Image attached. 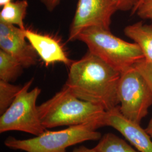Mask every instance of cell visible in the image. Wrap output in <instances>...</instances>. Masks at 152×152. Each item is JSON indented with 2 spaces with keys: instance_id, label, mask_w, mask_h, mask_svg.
Here are the masks:
<instances>
[{
  "instance_id": "cell-10",
  "label": "cell",
  "mask_w": 152,
  "mask_h": 152,
  "mask_svg": "<svg viewBox=\"0 0 152 152\" xmlns=\"http://www.w3.org/2000/svg\"><path fill=\"white\" fill-rule=\"evenodd\" d=\"M25 34L29 42L47 66L55 63H61L66 65H71L72 63L62 46L55 38L27 29H25Z\"/></svg>"
},
{
  "instance_id": "cell-14",
  "label": "cell",
  "mask_w": 152,
  "mask_h": 152,
  "mask_svg": "<svg viewBox=\"0 0 152 152\" xmlns=\"http://www.w3.org/2000/svg\"><path fill=\"white\" fill-rule=\"evenodd\" d=\"M94 148L98 152H138L124 139L113 133L102 135Z\"/></svg>"
},
{
  "instance_id": "cell-11",
  "label": "cell",
  "mask_w": 152,
  "mask_h": 152,
  "mask_svg": "<svg viewBox=\"0 0 152 152\" xmlns=\"http://www.w3.org/2000/svg\"><path fill=\"white\" fill-rule=\"evenodd\" d=\"M124 32L140 47L145 61L152 63V25L137 22L126 27Z\"/></svg>"
},
{
  "instance_id": "cell-8",
  "label": "cell",
  "mask_w": 152,
  "mask_h": 152,
  "mask_svg": "<svg viewBox=\"0 0 152 152\" xmlns=\"http://www.w3.org/2000/svg\"><path fill=\"white\" fill-rule=\"evenodd\" d=\"M26 29L0 22V49L15 58L24 68H29L37 64L38 55L26 38Z\"/></svg>"
},
{
  "instance_id": "cell-3",
  "label": "cell",
  "mask_w": 152,
  "mask_h": 152,
  "mask_svg": "<svg viewBox=\"0 0 152 152\" xmlns=\"http://www.w3.org/2000/svg\"><path fill=\"white\" fill-rule=\"evenodd\" d=\"M77 40L86 44L89 52L120 73L144 60V54L137 44L116 37L110 30L88 28L80 33Z\"/></svg>"
},
{
  "instance_id": "cell-23",
  "label": "cell",
  "mask_w": 152,
  "mask_h": 152,
  "mask_svg": "<svg viewBox=\"0 0 152 152\" xmlns=\"http://www.w3.org/2000/svg\"><path fill=\"white\" fill-rule=\"evenodd\" d=\"M142 1H143V0H139V2H138V3H137V5L136 6V7H135V8H134V9H133L132 11H133V10H134V9L136 8V7H137V6L139 5V4L141 3V2H142Z\"/></svg>"
},
{
  "instance_id": "cell-24",
  "label": "cell",
  "mask_w": 152,
  "mask_h": 152,
  "mask_svg": "<svg viewBox=\"0 0 152 152\" xmlns=\"http://www.w3.org/2000/svg\"><path fill=\"white\" fill-rule=\"evenodd\" d=\"M151 137L152 138V135H151Z\"/></svg>"
},
{
  "instance_id": "cell-18",
  "label": "cell",
  "mask_w": 152,
  "mask_h": 152,
  "mask_svg": "<svg viewBox=\"0 0 152 152\" xmlns=\"http://www.w3.org/2000/svg\"><path fill=\"white\" fill-rule=\"evenodd\" d=\"M118 10L128 11L132 10L139 0H114Z\"/></svg>"
},
{
  "instance_id": "cell-13",
  "label": "cell",
  "mask_w": 152,
  "mask_h": 152,
  "mask_svg": "<svg viewBox=\"0 0 152 152\" xmlns=\"http://www.w3.org/2000/svg\"><path fill=\"white\" fill-rule=\"evenodd\" d=\"M22 64L4 51L0 50V80L14 82L23 73Z\"/></svg>"
},
{
  "instance_id": "cell-17",
  "label": "cell",
  "mask_w": 152,
  "mask_h": 152,
  "mask_svg": "<svg viewBox=\"0 0 152 152\" xmlns=\"http://www.w3.org/2000/svg\"><path fill=\"white\" fill-rule=\"evenodd\" d=\"M134 66L144 78L152 91V63L143 60L137 63Z\"/></svg>"
},
{
  "instance_id": "cell-1",
  "label": "cell",
  "mask_w": 152,
  "mask_h": 152,
  "mask_svg": "<svg viewBox=\"0 0 152 152\" xmlns=\"http://www.w3.org/2000/svg\"><path fill=\"white\" fill-rule=\"evenodd\" d=\"M121 73L88 51L70 65L64 86L81 100L100 105L106 111L119 106Z\"/></svg>"
},
{
  "instance_id": "cell-12",
  "label": "cell",
  "mask_w": 152,
  "mask_h": 152,
  "mask_svg": "<svg viewBox=\"0 0 152 152\" xmlns=\"http://www.w3.org/2000/svg\"><path fill=\"white\" fill-rule=\"evenodd\" d=\"M28 6L27 0L11 1L6 4L0 12V22L26 29L24 19L27 15Z\"/></svg>"
},
{
  "instance_id": "cell-4",
  "label": "cell",
  "mask_w": 152,
  "mask_h": 152,
  "mask_svg": "<svg viewBox=\"0 0 152 152\" xmlns=\"http://www.w3.org/2000/svg\"><path fill=\"white\" fill-rule=\"evenodd\" d=\"M100 128L94 124L70 126L64 130L45 131L42 134L28 139L7 137L6 147L13 150L26 152H66L68 148L86 141L100 140Z\"/></svg>"
},
{
  "instance_id": "cell-2",
  "label": "cell",
  "mask_w": 152,
  "mask_h": 152,
  "mask_svg": "<svg viewBox=\"0 0 152 152\" xmlns=\"http://www.w3.org/2000/svg\"><path fill=\"white\" fill-rule=\"evenodd\" d=\"M38 110L46 130L86 124H94L100 128L105 126V109L77 98L64 85L52 98L38 106Z\"/></svg>"
},
{
  "instance_id": "cell-22",
  "label": "cell",
  "mask_w": 152,
  "mask_h": 152,
  "mask_svg": "<svg viewBox=\"0 0 152 152\" xmlns=\"http://www.w3.org/2000/svg\"><path fill=\"white\" fill-rule=\"evenodd\" d=\"M12 1V0H0V6L2 7L3 6L5 5L6 4Z\"/></svg>"
},
{
  "instance_id": "cell-9",
  "label": "cell",
  "mask_w": 152,
  "mask_h": 152,
  "mask_svg": "<svg viewBox=\"0 0 152 152\" xmlns=\"http://www.w3.org/2000/svg\"><path fill=\"white\" fill-rule=\"evenodd\" d=\"M118 131L139 152H152V141L150 135L140 124L126 118L121 113L119 106L106 112L105 126Z\"/></svg>"
},
{
  "instance_id": "cell-6",
  "label": "cell",
  "mask_w": 152,
  "mask_h": 152,
  "mask_svg": "<svg viewBox=\"0 0 152 152\" xmlns=\"http://www.w3.org/2000/svg\"><path fill=\"white\" fill-rule=\"evenodd\" d=\"M118 96L121 113L140 124L152 105V91L134 66L121 73Z\"/></svg>"
},
{
  "instance_id": "cell-15",
  "label": "cell",
  "mask_w": 152,
  "mask_h": 152,
  "mask_svg": "<svg viewBox=\"0 0 152 152\" xmlns=\"http://www.w3.org/2000/svg\"><path fill=\"white\" fill-rule=\"evenodd\" d=\"M22 86L0 80V114H3L12 103Z\"/></svg>"
},
{
  "instance_id": "cell-7",
  "label": "cell",
  "mask_w": 152,
  "mask_h": 152,
  "mask_svg": "<svg viewBox=\"0 0 152 152\" xmlns=\"http://www.w3.org/2000/svg\"><path fill=\"white\" fill-rule=\"evenodd\" d=\"M118 11L114 0H78L72 21L68 40L74 41L88 28L110 30L112 17Z\"/></svg>"
},
{
  "instance_id": "cell-5",
  "label": "cell",
  "mask_w": 152,
  "mask_h": 152,
  "mask_svg": "<svg viewBox=\"0 0 152 152\" xmlns=\"http://www.w3.org/2000/svg\"><path fill=\"white\" fill-rule=\"evenodd\" d=\"M33 78L27 82L9 108L1 115L0 133L18 131L38 136L46 129L40 120L37 100L41 90L36 87L29 90Z\"/></svg>"
},
{
  "instance_id": "cell-21",
  "label": "cell",
  "mask_w": 152,
  "mask_h": 152,
  "mask_svg": "<svg viewBox=\"0 0 152 152\" xmlns=\"http://www.w3.org/2000/svg\"><path fill=\"white\" fill-rule=\"evenodd\" d=\"M145 130L147 132V133L148 134H149L150 135L152 134V118L150 120L147 128L145 129Z\"/></svg>"
},
{
  "instance_id": "cell-20",
  "label": "cell",
  "mask_w": 152,
  "mask_h": 152,
  "mask_svg": "<svg viewBox=\"0 0 152 152\" xmlns=\"http://www.w3.org/2000/svg\"><path fill=\"white\" fill-rule=\"evenodd\" d=\"M71 152H98L94 148H88L84 145H81L79 147L75 148Z\"/></svg>"
},
{
  "instance_id": "cell-16",
  "label": "cell",
  "mask_w": 152,
  "mask_h": 152,
  "mask_svg": "<svg viewBox=\"0 0 152 152\" xmlns=\"http://www.w3.org/2000/svg\"><path fill=\"white\" fill-rule=\"evenodd\" d=\"M136 12L141 19L152 20V0H143L133 11H131V15Z\"/></svg>"
},
{
  "instance_id": "cell-19",
  "label": "cell",
  "mask_w": 152,
  "mask_h": 152,
  "mask_svg": "<svg viewBox=\"0 0 152 152\" xmlns=\"http://www.w3.org/2000/svg\"><path fill=\"white\" fill-rule=\"evenodd\" d=\"M43 5L46 9L52 12L54 11L55 8L59 5L61 0H39Z\"/></svg>"
}]
</instances>
